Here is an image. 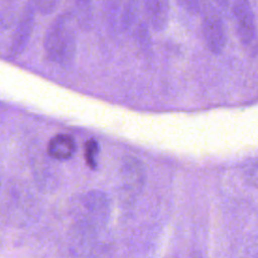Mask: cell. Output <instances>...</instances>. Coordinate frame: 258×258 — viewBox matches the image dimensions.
I'll return each instance as SVG.
<instances>
[{
	"mask_svg": "<svg viewBox=\"0 0 258 258\" xmlns=\"http://www.w3.org/2000/svg\"><path fill=\"white\" fill-rule=\"evenodd\" d=\"M43 46L47 57L58 64L72 63L76 53V32L69 14L56 16L44 35Z\"/></svg>",
	"mask_w": 258,
	"mask_h": 258,
	"instance_id": "1",
	"label": "cell"
},
{
	"mask_svg": "<svg viewBox=\"0 0 258 258\" xmlns=\"http://www.w3.org/2000/svg\"><path fill=\"white\" fill-rule=\"evenodd\" d=\"M232 13L242 45L251 55H256L258 53V33L249 0H234Z\"/></svg>",
	"mask_w": 258,
	"mask_h": 258,
	"instance_id": "2",
	"label": "cell"
},
{
	"mask_svg": "<svg viewBox=\"0 0 258 258\" xmlns=\"http://www.w3.org/2000/svg\"><path fill=\"white\" fill-rule=\"evenodd\" d=\"M202 31L208 48L214 53H221L226 45L227 35L223 18L215 6L202 2Z\"/></svg>",
	"mask_w": 258,
	"mask_h": 258,
	"instance_id": "3",
	"label": "cell"
},
{
	"mask_svg": "<svg viewBox=\"0 0 258 258\" xmlns=\"http://www.w3.org/2000/svg\"><path fill=\"white\" fill-rule=\"evenodd\" d=\"M35 11L37 10L33 0H28L18 16L16 27L11 37L9 46L10 56H17L25 48L33 30Z\"/></svg>",
	"mask_w": 258,
	"mask_h": 258,
	"instance_id": "4",
	"label": "cell"
},
{
	"mask_svg": "<svg viewBox=\"0 0 258 258\" xmlns=\"http://www.w3.org/2000/svg\"><path fill=\"white\" fill-rule=\"evenodd\" d=\"M106 18L117 30H126L134 22L138 0H104Z\"/></svg>",
	"mask_w": 258,
	"mask_h": 258,
	"instance_id": "5",
	"label": "cell"
},
{
	"mask_svg": "<svg viewBox=\"0 0 258 258\" xmlns=\"http://www.w3.org/2000/svg\"><path fill=\"white\" fill-rule=\"evenodd\" d=\"M76 150L74 138L68 134H57L53 136L47 146L49 156L57 160H66L71 158Z\"/></svg>",
	"mask_w": 258,
	"mask_h": 258,
	"instance_id": "6",
	"label": "cell"
},
{
	"mask_svg": "<svg viewBox=\"0 0 258 258\" xmlns=\"http://www.w3.org/2000/svg\"><path fill=\"white\" fill-rule=\"evenodd\" d=\"M85 159L92 169L97 167V156L99 154V144L95 139H90L85 144Z\"/></svg>",
	"mask_w": 258,
	"mask_h": 258,
	"instance_id": "7",
	"label": "cell"
},
{
	"mask_svg": "<svg viewBox=\"0 0 258 258\" xmlns=\"http://www.w3.org/2000/svg\"><path fill=\"white\" fill-rule=\"evenodd\" d=\"M60 0H33L36 10L42 15L51 14L58 6Z\"/></svg>",
	"mask_w": 258,
	"mask_h": 258,
	"instance_id": "8",
	"label": "cell"
},
{
	"mask_svg": "<svg viewBox=\"0 0 258 258\" xmlns=\"http://www.w3.org/2000/svg\"><path fill=\"white\" fill-rule=\"evenodd\" d=\"M76 8L80 18L88 20L91 18L93 0H75Z\"/></svg>",
	"mask_w": 258,
	"mask_h": 258,
	"instance_id": "9",
	"label": "cell"
},
{
	"mask_svg": "<svg viewBox=\"0 0 258 258\" xmlns=\"http://www.w3.org/2000/svg\"><path fill=\"white\" fill-rule=\"evenodd\" d=\"M245 175L249 182L258 188V160H253L245 167Z\"/></svg>",
	"mask_w": 258,
	"mask_h": 258,
	"instance_id": "10",
	"label": "cell"
},
{
	"mask_svg": "<svg viewBox=\"0 0 258 258\" xmlns=\"http://www.w3.org/2000/svg\"><path fill=\"white\" fill-rule=\"evenodd\" d=\"M177 5L189 14H198L201 9V0H175Z\"/></svg>",
	"mask_w": 258,
	"mask_h": 258,
	"instance_id": "11",
	"label": "cell"
},
{
	"mask_svg": "<svg viewBox=\"0 0 258 258\" xmlns=\"http://www.w3.org/2000/svg\"><path fill=\"white\" fill-rule=\"evenodd\" d=\"M7 1H11V0H7Z\"/></svg>",
	"mask_w": 258,
	"mask_h": 258,
	"instance_id": "12",
	"label": "cell"
}]
</instances>
